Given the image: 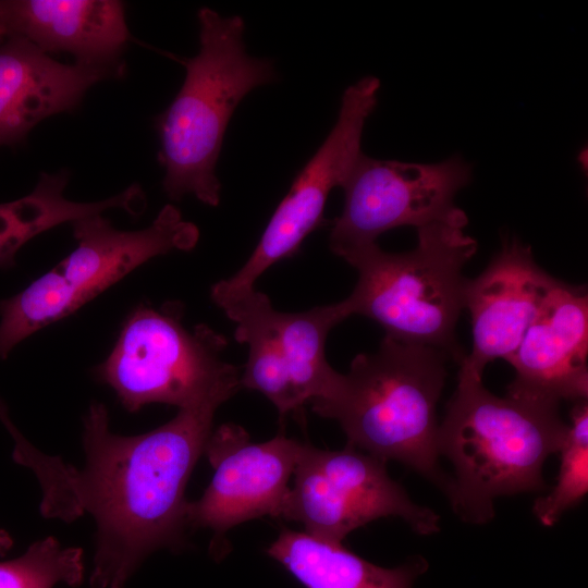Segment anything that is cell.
Wrapping results in <instances>:
<instances>
[{
  "mask_svg": "<svg viewBox=\"0 0 588 588\" xmlns=\"http://www.w3.org/2000/svg\"><path fill=\"white\" fill-rule=\"evenodd\" d=\"M222 403L180 408L158 428L126 437L110 430L102 403L90 404L76 493L82 514L89 513L97 527L93 588H124L149 554L184 546L185 489Z\"/></svg>",
  "mask_w": 588,
  "mask_h": 588,
  "instance_id": "6da1fadb",
  "label": "cell"
},
{
  "mask_svg": "<svg viewBox=\"0 0 588 588\" xmlns=\"http://www.w3.org/2000/svg\"><path fill=\"white\" fill-rule=\"evenodd\" d=\"M567 430L559 404L489 392L481 378L458 372L456 391L438 430V453L454 468L446 497L464 522L485 524L494 499L547 489L546 460Z\"/></svg>",
  "mask_w": 588,
  "mask_h": 588,
  "instance_id": "7a4b0ae2",
  "label": "cell"
},
{
  "mask_svg": "<svg viewBox=\"0 0 588 588\" xmlns=\"http://www.w3.org/2000/svg\"><path fill=\"white\" fill-rule=\"evenodd\" d=\"M450 356L436 347L385 335L377 352L358 354L346 375L311 401L336 420L347 444L384 462H400L444 493L450 476L439 465L437 403Z\"/></svg>",
  "mask_w": 588,
  "mask_h": 588,
  "instance_id": "3957f363",
  "label": "cell"
},
{
  "mask_svg": "<svg viewBox=\"0 0 588 588\" xmlns=\"http://www.w3.org/2000/svg\"><path fill=\"white\" fill-rule=\"evenodd\" d=\"M198 21L199 52L182 60L184 83L155 120L158 159L166 170L162 186L170 199L193 194L206 205L218 206L221 185L216 166L228 123L250 90L277 76L270 60L246 53L241 16L223 17L201 8Z\"/></svg>",
  "mask_w": 588,
  "mask_h": 588,
  "instance_id": "277c9868",
  "label": "cell"
},
{
  "mask_svg": "<svg viewBox=\"0 0 588 588\" xmlns=\"http://www.w3.org/2000/svg\"><path fill=\"white\" fill-rule=\"evenodd\" d=\"M466 224L464 219L418 228L417 245L406 253H387L376 243L346 254L343 259L358 272L343 299L350 315L368 317L385 335L439 348L460 364L466 354L455 327L469 282L463 269L477 250Z\"/></svg>",
  "mask_w": 588,
  "mask_h": 588,
  "instance_id": "5b68a950",
  "label": "cell"
},
{
  "mask_svg": "<svg viewBox=\"0 0 588 588\" xmlns=\"http://www.w3.org/2000/svg\"><path fill=\"white\" fill-rule=\"evenodd\" d=\"M183 305L137 307L126 319L106 360L95 368L128 412L150 403L180 408L219 399L241 387L237 367L221 359L226 339L207 324L187 330Z\"/></svg>",
  "mask_w": 588,
  "mask_h": 588,
  "instance_id": "8992f818",
  "label": "cell"
},
{
  "mask_svg": "<svg viewBox=\"0 0 588 588\" xmlns=\"http://www.w3.org/2000/svg\"><path fill=\"white\" fill-rule=\"evenodd\" d=\"M73 223L76 248L22 292L2 302L9 329L26 339L77 310L147 260L172 250H191L197 226L177 208L164 206L154 222L138 231H119L100 215Z\"/></svg>",
  "mask_w": 588,
  "mask_h": 588,
  "instance_id": "52a82bcc",
  "label": "cell"
},
{
  "mask_svg": "<svg viewBox=\"0 0 588 588\" xmlns=\"http://www.w3.org/2000/svg\"><path fill=\"white\" fill-rule=\"evenodd\" d=\"M212 301L236 323L235 340L248 346L241 387L262 393L281 417L328 392L339 372L326 359V341L351 316L344 301L283 313L255 287Z\"/></svg>",
  "mask_w": 588,
  "mask_h": 588,
  "instance_id": "ba28073f",
  "label": "cell"
},
{
  "mask_svg": "<svg viewBox=\"0 0 588 588\" xmlns=\"http://www.w3.org/2000/svg\"><path fill=\"white\" fill-rule=\"evenodd\" d=\"M385 464L350 444L332 451L303 442L280 517L301 523L317 539L338 543L387 516L403 518L419 535L439 531L440 516L412 501Z\"/></svg>",
  "mask_w": 588,
  "mask_h": 588,
  "instance_id": "9c48e42d",
  "label": "cell"
},
{
  "mask_svg": "<svg viewBox=\"0 0 588 588\" xmlns=\"http://www.w3.org/2000/svg\"><path fill=\"white\" fill-rule=\"evenodd\" d=\"M471 171L458 155L437 163H415L378 160L362 152L341 185L344 207L333 221L330 249L343 258L397 226L418 229L467 219L454 198L471 181Z\"/></svg>",
  "mask_w": 588,
  "mask_h": 588,
  "instance_id": "30bf717a",
  "label": "cell"
},
{
  "mask_svg": "<svg viewBox=\"0 0 588 588\" xmlns=\"http://www.w3.org/2000/svg\"><path fill=\"white\" fill-rule=\"evenodd\" d=\"M379 87L378 78L366 76L344 91L333 128L296 175L248 260L234 275L212 285L211 298L255 287L256 280L268 268L292 257L305 237L322 223L331 189L343 184L362 154L364 125L377 105Z\"/></svg>",
  "mask_w": 588,
  "mask_h": 588,
  "instance_id": "8fae6325",
  "label": "cell"
},
{
  "mask_svg": "<svg viewBox=\"0 0 588 588\" xmlns=\"http://www.w3.org/2000/svg\"><path fill=\"white\" fill-rule=\"evenodd\" d=\"M302 444L283 434L250 442L233 424L210 433L204 453L213 475L203 495L187 502L186 525L213 532L215 555L232 527L265 515L280 517Z\"/></svg>",
  "mask_w": 588,
  "mask_h": 588,
  "instance_id": "7c38bea8",
  "label": "cell"
},
{
  "mask_svg": "<svg viewBox=\"0 0 588 588\" xmlns=\"http://www.w3.org/2000/svg\"><path fill=\"white\" fill-rule=\"evenodd\" d=\"M556 282L536 264L529 246L515 237L504 241L485 271L469 279L465 308L473 348L458 372L482 378L487 364L497 358L509 362Z\"/></svg>",
  "mask_w": 588,
  "mask_h": 588,
  "instance_id": "4fadbf2b",
  "label": "cell"
},
{
  "mask_svg": "<svg viewBox=\"0 0 588 588\" xmlns=\"http://www.w3.org/2000/svg\"><path fill=\"white\" fill-rule=\"evenodd\" d=\"M588 294L558 280L509 363L507 393L560 404L588 396Z\"/></svg>",
  "mask_w": 588,
  "mask_h": 588,
  "instance_id": "5bb4252c",
  "label": "cell"
},
{
  "mask_svg": "<svg viewBox=\"0 0 588 588\" xmlns=\"http://www.w3.org/2000/svg\"><path fill=\"white\" fill-rule=\"evenodd\" d=\"M24 39L76 63L125 69L130 40L124 5L114 0H0V42Z\"/></svg>",
  "mask_w": 588,
  "mask_h": 588,
  "instance_id": "9a60e30c",
  "label": "cell"
},
{
  "mask_svg": "<svg viewBox=\"0 0 588 588\" xmlns=\"http://www.w3.org/2000/svg\"><path fill=\"white\" fill-rule=\"evenodd\" d=\"M124 69L64 64L24 39L0 47V146L21 144L41 120L77 107L87 89Z\"/></svg>",
  "mask_w": 588,
  "mask_h": 588,
  "instance_id": "2e32d148",
  "label": "cell"
},
{
  "mask_svg": "<svg viewBox=\"0 0 588 588\" xmlns=\"http://www.w3.org/2000/svg\"><path fill=\"white\" fill-rule=\"evenodd\" d=\"M267 553L305 588H413L428 569L416 556L405 564L385 568L366 561L342 542L317 539L305 531L283 529Z\"/></svg>",
  "mask_w": 588,
  "mask_h": 588,
  "instance_id": "e0dca14e",
  "label": "cell"
},
{
  "mask_svg": "<svg viewBox=\"0 0 588 588\" xmlns=\"http://www.w3.org/2000/svg\"><path fill=\"white\" fill-rule=\"evenodd\" d=\"M69 172L41 173L34 191L14 201L0 204V268L14 266L17 250L34 236L65 222L100 215L111 208L138 216L144 208V193L133 184L122 193L96 203H76L63 195Z\"/></svg>",
  "mask_w": 588,
  "mask_h": 588,
  "instance_id": "ac0fdd59",
  "label": "cell"
},
{
  "mask_svg": "<svg viewBox=\"0 0 588 588\" xmlns=\"http://www.w3.org/2000/svg\"><path fill=\"white\" fill-rule=\"evenodd\" d=\"M559 453L561 464L556 483L547 495L539 497L532 507L539 523L547 527L580 503L588 491L587 400L575 402Z\"/></svg>",
  "mask_w": 588,
  "mask_h": 588,
  "instance_id": "d6986e66",
  "label": "cell"
},
{
  "mask_svg": "<svg viewBox=\"0 0 588 588\" xmlns=\"http://www.w3.org/2000/svg\"><path fill=\"white\" fill-rule=\"evenodd\" d=\"M84 573L82 549L63 547L56 538L46 537L23 554L0 562V588H53L59 584L76 587Z\"/></svg>",
  "mask_w": 588,
  "mask_h": 588,
  "instance_id": "ffe728a7",
  "label": "cell"
},
{
  "mask_svg": "<svg viewBox=\"0 0 588 588\" xmlns=\"http://www.w3.org/2000/svg\"><path fill=\"white\" fill-rule=\"evenodd\" d=\"M0 421L3 424L14 441L13 458L16 463H24L33 457L37 449L29 443L11 421L5 404L0 400Z\"/></svg>",
  "mask_w": 588,
  "mask_h": 588,
  "instance_id": "44dd1931",
  "label": "cell"
},
{
  "mask_svg": "<svg viewBox=\"0 0 588 588\" xmlns=\"http://www.w3.org/2000/svg\"><path fill=\"white\" fill-rule=\"evenodd\" d=\"M12 546V537L5 530L0 529V555L7 553Z\"/></svg>",
  "mask_w": 588,
  "mask_h": 588,
  "instance_id": "7402d4cb",
  "label": "cell"
}]
</instances>
